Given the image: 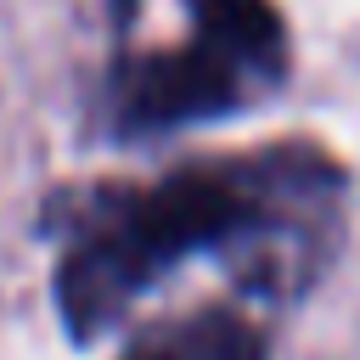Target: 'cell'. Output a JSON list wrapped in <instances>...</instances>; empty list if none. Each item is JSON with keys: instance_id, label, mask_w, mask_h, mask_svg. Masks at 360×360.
<instances>
[{"instance_id": "1", "label": "cell", "mask_w": 360, "mask_h": 360, "mask_svg": "<svg viewBox=\"0 0 360 360\" xmlns=\"http://www.w3.org/2000/svg\"><path fill=\"white\" fill-rule=\"evenodd\" d=\"M309 158L281 152L276 163H231V169H180L146 191L107 197L73 236L56 264V309L73 338H96L112 326L169 264L202 248H225L270 219L281 186L304 180Z\"/></svg>"}, {"instance_id": "2", "label": "cell", "mask_w": 360, "mask_h": 360, "mask_svg": "<svg viewBox=\"0 0 360 360\" xmlns=\"http://www.w3.org/2000/svg\"><path fill=\"white\" fill-rule=\"evenodd\" d=\"M248 73L236 62H225L214 45L191 39L186 51H163L146 56L124 73L118 84V124L129 135L141 129H174V124H197V118H219L248 96Z\"/></svg>"}, {"instance_id": "3", "label": "cell", "mask_w": 360, "mask_h": 360, "mask_svg": "<svg viewBox=\"0 0 360 360\" xmlns=\"http://www.w3.org/2000/svg\"><path fill=\"white\" fill-rule=\"evenodd\" d=\"M197 39L236 62L248 79L281 73V22L270 0H197Z\"/></svg>"}, {"instance_id": "4", "label": "cell", "mask_w": 360, "mask_h": 360, "mask_svg": "<svg viewBox=\"0 0 360 360\" xmlns=\"http://www.w3.org/2000/svg\"><path fill=\"white\" fill-rule=\"evenodd\" d=\"M124 360H264V332L236 309H197L174 326L146 332Z\"/></svg>"}]
</instances>
